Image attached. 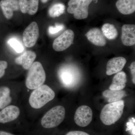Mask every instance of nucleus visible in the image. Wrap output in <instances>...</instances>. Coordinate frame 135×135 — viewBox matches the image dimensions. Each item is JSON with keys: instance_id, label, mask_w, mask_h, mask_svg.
<instances>
[{"instance_id": "nucleus-10", "label": "nucleus", "mask_w": 135, "mask_h": 135, "mask_svg": "<svg viewBox=\"0 0 135 135\" xmlns=\"http://www.w3.org/2000/svg\"><path fill=\"white\" fill-rule=\"evenodd\" d=\"M19 107L14 105H9L0 111V123L11 122L18 118L20 114Z\"/></svg>"}, {"instance_id": "nucleus-25", "label": "nucleus", "mask_w": 135, "mask_h": 135, "mask_svg": "<svg viewBox=\"0 0 135 135\" xmlns=\"http://www.w3.org/2000/svg\"><path fill=\"white\" fill-rule=\"evenodd\" d=\"M8 63L5 60L0 61V79L4 76L5 70L8 67Z\"/></svg>"}, {"instance_id": "nucleus-16", "label": "nucleus", "mask_w": 135, "mask_h": 135, "mask_svg": "<svg viewBox=\"0 0 135 135\" xmlns=\"http://www.w3.org/2000/svg\"><path fill=\"white\" fill-rule=\"evenodd\" d=\"M20 9L23 13L36 14L38 8L39 0H18Z\"/></svg>"}, {"instance_id": "nucleus-1", "label": "nucleus", "mask_w": 135, "mask_h": 135, "mask_svg": "<svg viewBox=\"0 0 135 135\" xmlns=\"http://www.w3.org/2000/svg\"><path fill=\"white\" fill-rule=\"evenodd\" d=\"M124 106V101L123 100L105 105L100 113L101 122L106 126L114 124L122 117Z\"/></svg>"}, {"instance_id": "nucleus-17", "label": "nucleus", "mask_w": 135, "mask_h": 135, "mask_svg": "<svg viewBox=\"0 0 135 135\" xmlns=\"http://www.w3.org/2000/svg\"><path fill=\"white\" fill-rule=\"evenodd\" d=\"M116 6L122 15H130L135 11V0H118Z\"/></svg>"}, {"instance_id": "nucleus-30", "label": "nucleus", "mask_w": 135, "mask_h": 135, "mask_svg": "<svg viewBox=\"0 0 135 135\" xmlns=\"http://www.w3.org/2000/svg\"><path fill=\"white\" fill-rule=\"evenodd\" d=\"M48 1H49V0H41L42 2L44 3L47 2Z\"/></svg>"}, {"instance_id": "nucleus-12", "label": "nucleus", "mask_w": 135, "mask_h": 135, "mask_svg": "<svg viewBox=\"0 0 135 135\" xmlns=\"http://www.w3.org/2000/svg\"><path fill=\"white\" fill-rule=\"evenodd\" d=\"M121 40L124 46H133L135 44V25L125 24L122 28Z\"/></svg>"}, {"instance_id": "nucleus-22", "label": "nucleus", "mask_w": 135, "mask_h": 135, "mask_svg": "<svg viewBox=\"0 0 135 135\" xmlns=\"http://www.w3.org/2000/svg\"><path fill=\"white\" fill-rule=\"evenodd\" d=\"M65 7L62 3H58L53 5L49 10V14L51 17L55 18L62 15L65 11Z\"/></svg>"}, {"instance_id": "nucleus-15", "label": "nucleus", "mask_w": 135, "mask_h": 135, "mask_svg": "<svg viewBox=\"0 0 135 135\" xmlns=\"http://www.w3.org/2000/svg\"><path fill=\"white\" fill-rule=\"evenodd\" d=\"M36 53L31 51H27L15 59L17 64L22 65L24 69L29 70L36 58Z\"/></svg>"}, {"instance_id": "nucleus-7", "label": "nucleus", "mask_w": 135, "mask_h": 135, "mask_svg": "<svg viewBox=\"0 0 135 135\" xmlns=\"http://www.w3.org/2000/svg\"><path fill=\"white\" fill-rule=\"evenodd\" d=\"M74 38V33L72 30L68 29L55 39L53 44V48L57 52L66 50L71 45Z\"/></svg>"}, {"instance_id": "nucleus-8", "label": "nucleus", "mask_w": 135, "mask_h": 135, "mask_svg": "<svg viewBox=\"0 0 135 135\" xmlns=\"http://www.w3.org/2000/svg\"><path fill=\"white\" fill-rule=\"evenodd\" d=\"M93 112L91 108L86 105L78 107L75 112L74 120L75 123L80 127H87L91 123Z\"/></svg>"}, {"instance_id": "nucleus-6", "label": "nucleus", "mask_w": 135, "mask_h": 135, "mask_svg": "<svg viewBox=\"0 0 135 135\" xmlns=\"http://www.w3.org/2000/svg\"><path fill=\"white\" fill-rule=\"evenodd\" d=\"M93 0H70L68 3L67 11L73 14L77 20L86 19L89 15V7Z\"/></svg>"}, {"instance_id": "nucleus-14", "label": "nucleus", "mask_w": 135, "mask_h": 135, "mask_svg": "<svg viewBox=\"0 0 135 135\" xmlns=\"http://www.w3.org/2000/svg\"><path fill=\"white\" fill-rule=\"evenodd\" d=\"M0 6L3 15L8 19L12 18L14 12L20 9L19 2L17 0H2Z\"/></svg>"}, {"instance_id": "nucleus-19", "label": "nucleus", "mask_w": 135, "mask_h": 135, "mask_svg": "<svg viewBox=\"0 0 135 135\" xmlns=\"http://www.w3.org/2000/svg\"><path fill=\"white\" fill-rule=\"evenodd\" d=\"M103 95L109 103H113L122 100L126 96L124 90H106L104 91Z\"/></svg>"}, {"instance_id": "nucleus-2", "label": "nucleus", "mask_w": 135, "mask_h": 135, "mask_svg": "<svg viewBox=\"0 0 135 135\" xmlns=\"http://www.w3.org/2000/svg\"><path fill=\"white\" fill-rule=\"evenodd\" d=\"M55 97V93L50 87L46 84L34 90L29 97V104L34 109H40L45 106Z\"/></svg>"}, {"instance_id": "nucleus-29", "label": "nucleus", "mask_w": 135, "mask_h": 135, "mask_svg": "<svg viewBox=\"0 0 135 135\" xmlns=\"http://www.w3.org/2000/svg\"><path fill=\"white\" fill-rule=\"evenodd\" d=\"M0 135H15L8 132H6L5 131H0Z\"/></svg>"}, {"instance_id": "nucleus-27", "label": "nucleus", "mask_w": 135, "mask_h": 135, "mask_svg": "<svg viewBox=\"0 0 135 135\" xmlns=\"http://www.w3.org/2000/svg\"><path fill=\"white\" fill-rule=\"evenodd\" d=\"M130 69L132 76V80L133 83L135 84V62L131 63L130 66Z\"/></svg>"}, {"instance_id": "nucleus-3", "label": "nucleus", "mask_w": 135, "mask_h": 135, "mask_svg": "<svg viewBox=\"0 0 135 135\" xmlns=\"http://www.w3.org/2000/svg\"><path fill=\"white\" fill-rule=\"evenodd\" d=\"M46 74L41 63H33L29 69L26 86L29 89L34 90L43 85L46 80Z\"/></svg>"}, {"instance_id": "nucleus-4", "label": "nucleus", "mask_w": 135, "mask_h": 135, "mask_svg": "<svg viewBox=\"0 0 135 135\" xmlns=\"http://www.w3.org/2000/svg\"><path fill=\"white\" fill-rule=\"evenodd\" d=\"M57 74L60 82L67 88H74L80 79L79 70L76 66L71 65H65L61 66Z\"/></svg>"}, {"instance_id": "nucleus-11", "label": "nucleus", "mask_w": 135, "mask_h": 135, "mask_svg": "<svg viewBox=\"0 0 135 135\" xmlns=\"http://www.w3.org/2000/svg\"><path fill=\"white\" fill-rule=\"evenodd\" d=\"M126 63L127 60L123 57H118L111 59L107 64V75H111L121 71Z\"/></svg>"}, {"instance_id": "nucleus-23", "label": "nucleus", "mask_w": 135, "mask_h": 135, "mask_svg": "<svg viewBox=\"0 0 135 135\" xmlns=\"http://www.w3.org/2000/svg\"><path fill=\"white\" fill-rule=\"evenodd\" d=\"M8 43L10 46L14 49L15 51L17 53H20L23 51V47L22 44L17 39L11 38L8 41Z\"/></svg>"}, {"instance_id": "nucleus-18", "label": "nucleus", "mask_w": 135, "mask_h": 135, "mask_svg": "<svg viewBox=\"0 0 135 135\" xmlns=\"http://www.w3.org/2000/svg\"><path fill=\"white\" fill-rule=\"evenodd\" d=\"M127 76L123 71L119 72L114 75L112 82L109 87V89L112 90H122L126 86L127 82Z\"/></svg>"}, {"instance_id": "nucleus-26", "label": "nucleus", "mask_w": 135, "mask_h": 135, "mask_svg": "<svg viewBox=\"0 0 135 135\" xmlns=\"http://www.w3.org/2000/svg\"><path fill=\"white\" fill-rule=\"evenodd\" d=\"M129 122L127 123V130L132 131V134L135 135V118H131Z\"/></svg>"}, {"instance_id": "nucleus-21", "label": "nucleus", "mask_w": 135, "mask_h": 135, "mask_svg": "<svg viewBox=\"0 0 135 135\" xmlns=\"http://www.w3.org/2000/svg\"><path fill=\"white\" fill-rule=\"evenodd\" d=\"M102 32L104 35L110 40H114L118 36V32L113 25L105 23L102 27Z\"/></svg>"}, {"instance_id": "nucleus-28", "label": "nucleus", "mask_w": 135, "mask_h": 135, "mask_svg": "<svg viewBox=\"0 0 135 135\" xmlns=\"http://www.w3.org/2000/svg\"><path fill=\"white\" fill-rule=\"evenodd\" d=\"M65 135H90L86 132L79 131H73L68 132Z\"/></svg>"}, {"instance_id": "nucleus-20", "label": "nucleus", "mask_w": 135, "mask_h": 135, "mask_svg": "<svg viewBox=\"0 0 135 135\" xmlns=\"http://www.w3.org/2000/svg\"><path fill=\"white\" fill-rule=\"evenodd\" d=\"M12 100L9 88L6 86L0 87V109L8 106Z\"/></svg>"}, {"instance_id": "nucleus-5", "label": "nucleus", "mask_w": 135, "mask_h": 135, "mask_svg": "<svg viewBox=\"0 0 135 135\" xmlns=\"http://www.w3.org/2000/svg\"><path fill=\"white\" fill-rule=\"evenodd\" d=\"M65 116L64 107L62 105L54 107L44 115L41 119V126L47 129L56 127L62 122Z\"/></svg>"}, {"instance_id": "nucleus-13", "label": "nucleus", "mask_w": 135, "mask_h": 135, "mask_svg": "<svg viewBox=\"0 0 135 135\" xmlns=\"http://www.w3.org/2000/svg\"><path fill=\"white\" fill-rule=\"evenodd\" d=\"M89 41L95 46L104 47L107 41L105 36L99 28L95 27L90 29L85 35Z\"/></svg>"}, {"instance_id": "nucleus-24", "label": "nucleus", "mask_w": 135, "mask_h": 135, "mask_svg": "<svg viewBox=\"0 0 135 135\" xmlns=\"http://www.w3.org/2000/svg\"><path fill=\"white\" fill-rule=\"evenodd\" d=\"M64 25L63 24H57L55 26H50L49 27V33L51 35L58 33L64 28Z\"/></svg>"}, {"instance_id": "nucleus-9", "label": "nucleus", "mask_w": 135, "mask_h": 135, "mask_svg": "<svg viewBox=\"0 0 135 135\" xmlns=\"http://www.w3.org/2000/svg\"><path fill=\"white\" fill-rule=\"evenodd\" d=\"M39 36L38 26L36 22H32L25 29L23 40L25 46L31 47L35 45Z\"/></svg>"}]
</instances>
